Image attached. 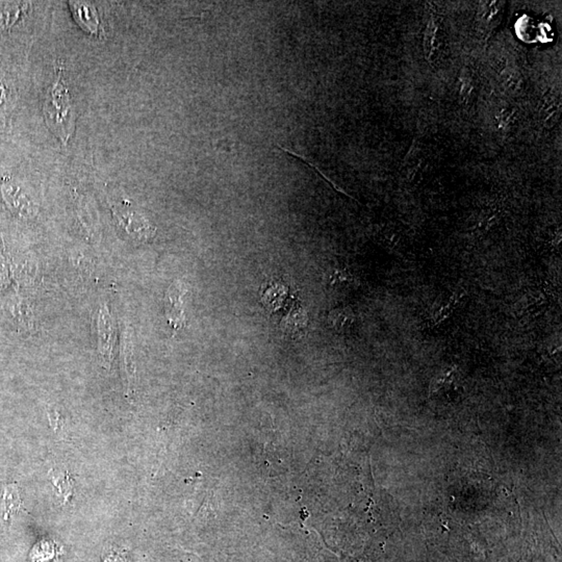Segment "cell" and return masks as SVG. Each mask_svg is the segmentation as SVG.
I'll return each mask as SVG.
<instances>
[{
    "mask_svg": "<svg viewBox=\"0 0 562 562\" xmlns=\"http://www.w3.org/2000/svg\"><path fill=\"white\" fill-rule=\"evenodd\" d=\"M70 8L73 10L74 17L78 22L79 26L91 34H96L98 31L99 21L97 18V12L92 6H87L86 4H70Z\"/></svg>",
    "mask_w": 562,
    "mask_h": 562,
    "instance_id": "4",
    "label": "cell"
},
{
    "mask_svg": "<svg viewBox=\"0 0 562 562\" xmlns=\"http://www.w3.org/2000/svg\"><path fill=\"white\" fill-rule=\"evenodd\" d=\"M352 322H353L352 315H351V312H347V310H341V312H337V314H335L334 324L339 328L350 327L351 324H352Z\"/></svg>",
    "mask_w": 562,
    "mask_h": 562,
    "instance_id": "7",
    "label": "cell"
},
{
    "mask_svg": "<svg viewBox=\"0 0 562 562\" xmlns=\"http://www.w3.org/2000/svg\"><path fill=\"white\" fill-rule=\"evenodd\" d=\"M43 112L48 128L61 142L66 144L76 128V111L61 74L45 96Z\"/></svg>",
    "mask_w": 562,
    "mask_h": 562,
    "instance_id": "1",
    "label": "cell"
},
{
    "mask_svg": "<svg viewBox=\"0 0 562 562\" xmlns=\"http://www.w3.org/2000/svg\"><path fill=\"white\" fill-rule=\"evenodd\" d=\"M464 296V294L460 295L459 292L452 295L450 299H449V301H447V303L444 305L443 307H439V310L435 312L432 321L435 322V323H441L444 320L448 319L450 315L453 314V312L456 310L457 305H459Z\"/></svg>",
    "mask_w": 562,
    "mask_h": 562,
    "instance_id": "6",
    "label": "cell"
},
{
    "mask_svg": "<svg viewBox=\"0 0 562 562\" xmlns=\"http://www.w3.org/2000/svg\"><path fill=\"white\" fill-rule=\"evenodd\" d=\"M114 327L112 319L108 315L106 308H103L99 314L98 319V337L99 351L104 359L110 360L112 355L113 345H114Z\"/></svg>",
    "mask_w": 562,
    "mask_h": 562,
    "instance_id": "3",
    "label": "cell"
},
{
    "mask_svg": "<svg viewBox=\"0 0 562 562\" xmlns=\"http://www.w3.org/2000/svg\"><path fill=\"white\" fill-rule=\"evenodd\" d=\"M185 294V287L180 282L173 283L167 293V318L175 330L183 327L185 323L183 305V297Z\"/></svg>",
    "mask_w": 562,
    "mask_h": 562,
    "instance_id": "2",
    "label": "cell"
},
{
    "mask_svg": "<svg viewBox=\"0 0 562 562\" xmlns=\"http://www.w3.org/2000/svg\"><path fill=\"white\" fill-rule=\"evenodd\" d=\"M4 113H6V93L4 86L0 83V119H4Z\"/></svg>",
    "mask_w": 562,
    "mask_h": 562,
    "instance_id": "8",
    "label": "cell"
},
{
    "mask_svg": "<svg viewBox=\"0 0 562 562\" xmlns=\"http://www.w3.org/2000/svg\"><path fill=\"white\" fill-rule=\"evenodd\" d=\"M4 516H11L20 509L21 505V500H20L19 491L15 486H9L4 489Z\"/></svg>",
    "mask_w": 562,
    "mask_h": 562,
    "instance_id": "5",
    "label": "cell"
}]
</instances>
